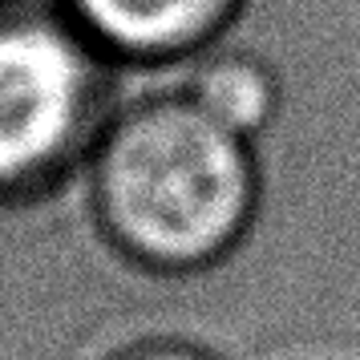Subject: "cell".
Segmentation results:
<instances>
[{"label": "cell", "instance_id": "cell-1", "mask_svg": "<svg viewBox=\"0 0 360 360\" xmlns=\"http://www.w3.org/2000/svg\"><path fill=\"white\" fill-rule=\"evenodd\" d=\"M82 182L98 235L154 276H198L231 259L263 198L255 142L182 85L117 105Z\"/></svg>", "mask_w": 360, "mask_h": 360}, {"label": "cell", "instance_id": "cell-2", "mask_svg": "<svg viewBox=\"0 0 360 360\" xmlns=\"http://www.w3.org/2000/svg\"><path fill=\"white\" fill-rule=\"evenodd\" d=\"M114 110V57L61 0H0L4 211H33L82 179Z\"/></svg>", "mask_w": 360, "mask_h": 360}, {"label": "cell", "instance_id": "cell-3", "mask_svg": "<svg viewBox=\"0 0 360 360\" xmlns=\"http://www.w3.org/2000/svg\"><path fill=\"white\" fill-rule=\"evenodd\" d=\"M114 61H195L223 45L247 0H61Z\"/></svg>", "mask_w": 360, "mask_h": 360}, {"label": "cell", "instance_id": "cell-4", "mask_svg": "<svg viewBox=\"0 0 360 360\" xmlns=\"http://www.w3.org/2000/svg\"><path fill=\"white\" fill-rule=\"evenodd\" d=\"M182 89L214 122H223L227 130L243 134L251 142H259L271 130L283 101L271 61L251 49H227V45H214L202 57H195Z\"/></svg>", "mask_w": 360, "mask_h": 360}, {"label": "cell", "instance_id": "cell-5", "mask_svg": "<svg viewBox=\"0 0 360 360\" xmlns=\"http://www.w3.org/2000/svg\"><path fill=\"white\" fill-rule=\"evenodd\" d=\"M101 360H223V356L207 344L182 340V336H146V340L122 344Z\"/></svg>", "mask_w": 360, "mask_h": 360}]
</instances>
